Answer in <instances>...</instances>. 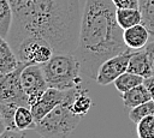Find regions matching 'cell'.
Returning <instances> with one entry per match:
<instances>
[{
  "instance_id": "8",
  "label": "cell",
  "mask_w": 154,
  "mask_h": 138,
  "mask_svg": "<svg viewBox=\"0 0 154 138\" xmlns=\"http://www.w3.org/2000/svg\"><path fill=\"white\" fill-rule=\"evenodd\" d=\"M131 54H132V49H128L102 62V65L97 71V76L95 79L96 83L99 85H108L111 83H114V80L120 74L128 71V65Z\"/></svg>"
},
{
  "instance_id": "9",
  "label": "cell",
  "mask_w": 154,
  "mask_h": 138,
  "mask_svg": "<svg viewBox=\"0 0 154 138\" xmlns=\"http://www.w3.org/2000/svg\"><path fill=\"white\" fill-rule=\"evenodd\" d=\"M65 95H66V90L48 88L43 92V95L40 97V100L36 103L30 106V109H31V113L35 118L36 124L43 116H46L51 110H53L57 106L63 103L65 100Z\"/></svg>"
},
{
  "instance_id": "26",
  "label": "cell",
  "mask_w": 154,
  "mask_h": 138,
  "mask_svg": "<svg viewBox=\"0 0 154 138\" xmlns=\"http://www.w3.org/2000/svg\"><path fill=\"white\" fill-rule=\"evenodd\" d=\"M143 84H144V85L147 86V89L149 90L150 96H152V100L154 101V76H150V77L144 78Z\"/></svg>"
},
{
  "instance_id": "12",
  "label": "cell",
  "mask_w": 154,
  "mask_h": 138,
  "mask_svg": "<svg viewBox=\"0 0 154 138\" xmlns=\"http://www.w3.org/2000/svg\"><path fill=\"white\" fill-rule=\"evenodd\" d=\"M128 71L132 72V73H136V74H140L144 78L152 76L149 59H148V55H147L144 48L138 49L136 52H132L131 58L129 60Z\"/></svg>"
},
{
  "instance_id": "15",
  "label": "cell",
  "mask_w": 154,
  "mask_h": 138,
  "mask_svg": "<svg viewBox=\"0 0 154 138\" xmlns=\"http://www.w3.org/2000/svg\"><path fill=\"white\" fill-rule=\"evenodd\" d=\"M117 22L123 30L142 23V14L138 8H117Z\"/></svg>"
},
{
  "instance_id": "23",
  "label": "cell",
  "mask_w": 154,
  "mask_h": 138,
  "mask_svg": "<svg viewBox=\"0 0 154 138\" xmlns=\"http://www.w3.org/2000/svg\"><path fill=\"white\" fill-rule=\"evenodd\" d=\"M117 8H138L140 0H112Z\"/></svg>"
},
{
  "instance_id": "16",
  "label": "cell",
  "mask_w": 154,
  "mask_h": 138,
  "mask_svg": "<svg viewBox=\"0 0 154 138\" xmlns=\"http://www.w3.org/2000/svg\"><path fill=\"white\" fill-rule=\"evenodd\" d=\"M144 82V77L140 76V74H136V73H132V72H124L123 74H120L116 80H114V86L116 89L119 91V92H125L140 84H143Z\"/></svg>"
},
{
  "instance_id": "25",
  "label": "cell",
  "mask_w": 154,
  "mask_h": 138,
  "mask_svg": "<svg viewBox=\"0 0 154 138\" xmlns=\"http://www.w3.org/2000/svg\"><path fill=\"white\" fill-rule=\"evenodd\" d=\"M0 138H25V133L20 130H5L0 134Z\"/></svg>"
},
{
  "instance_id": "29",
  "label": "cell",
  "mask_w": 154,
  "mask_h": 138,
  "mask_svg": "<svg viewBox=\"0 0 154 138\" xmlns=\"http://www.w3.org/2000/svg\"><path fill=\"white\" fill-rule=\"evenodd\" d=\"M0 74H1V73H0Z\"/></svg>"
},
{
  "instance_id": "1",
  "label": "cell",
  "mask_w": 154,
  "mask_h": 138,
  "mask_svg": "<svg viewBox=\"0 0 154 138\" xmlns=\"http://www.w3.org/2000/svg\"><path fill=\"white\" fill-rule=\"evenodd\" d=\"M12 24L7 41L14 50L28 37L48 42L54 54L77 49L82 14L79 0H8Z\"/></svg>"
},
{
  "instance_id": "24",
  "label": "cell",
  "mask_w": 154,
  "mask_h": 138,
  "mask_svg": "<svg viewBox=\"0 0 154 138\" xmlns=\"http://www.w3.org/2000/svg\"><path fill=\"white\" fill-rule=\"evenodd\" d=\"M144 50L148 55L149 64H150V70H152V76H154V41L148 42L144 46Z\"/></svg>"
},
{
  "instance_id": "11",
  "label": "cell",
  "mask_w": 154,
  "mask_h": 138,
  "mask_svg": "<svg viewBox=\"0 0 154 138\" xmlns=\"http://www.w3.org/2000/svg\"><path fill=\"white\" fill-rule=\"evenodd\" d=\"M122 100L126 109H132L149 100H152L150 92L144 84H140L122 94Z\"/></svg>"
},
{
  "instance_id": "21",
  "label": "cell",
  "mask_w": 154,
  "mask_h": 138,
  "mask_svg": "<svg viewBox=\"0 0 154 138\" xmlns=\"http://www.w3.org/2000/svg\"><path fill=\"white\" fill-rule=\"evenodd\" d=\"M140 11L142 14V24L154 37V2L140 4Z\"/></svg>"
},
{
  "instance_id": "7",
  "label": "cell",
  "mask_w": 154,
  "mask_h": 138,
  "mask_svg": "<svg viewBox=\"0 0 154 138\" xmlns=\"http://www.w3.org/2000/svg\"><path fill=\"white\" fill-rule=\"evenodd\" d=\"M20 80L23 89L28 95L29 107L36 103L43 92L48 89V84L40 64L26 65L20 73Z\"/></svg>"
},
{
  "instance_id": "10",
  "label": "cell",
  "mask_w": 154,
  "mask_h": 138,
  "mask_svg": "<svg viewBox=\"0 0 154 138\" xmlns=\"http://www.w3.org/2000/svg\"><path fill=\"white\" fill-rule=\"evenodd\" d=\"M149 36L150 32L142 23L128 28L123 32V38L125 44L132 50H138L144 48V46L149 41Z\"/></svg>"
},
{
  "instance_id": "4",
  "label": "cell",
  "mask_w": 154,
  "mask_h": 138,
  "mask_svg": "<svg viewBox=\"0 0 154 138\" xmlns=\"http://www.w3.org/2000/svg\"><path fill=\"white\" fill-rule=\"evenodd\" d=\"M41 67L48 88L69 90L82 83L81 65L73 53L54 54Z\"/></svg>"
},
{
  "instance_id": "13",
  "label": "cell",
  "mask_w": 154,
  "mask_h": 138,
  "mask_svg": "<svg viewBox=\"0 0 154 138\" xmlns=\"http://www.w3.org/2000/svg\"><path fill=\"white\" fill-rule=\"evenodd\" d=\"M19 61L8 41L0 35V73H8L17 68Z\"/></svg>"
},
{
  "instance_id": "14",
  "label": "cell",
  "mask_w": 154,
  "mask_h": 138,
  "mask_svg": "<svg viewBox=\"0 0 154 138\" xmlns=\"http://www.w3.org/2000/svg\"><path fill=\"white\" fill-rule=\"evenodd\" d=\"M91 106H93V101H91L90 96H88V90L83 89L82 86H78L77 92H76L72 102L70 103V109L72 110V113L83 118L89 112Z\"/></svg>"
},
{
  "instance_id": "28",
  "label": "cell",
  "mask_w": 154,
  "mask_h": 138,
  "mask_svg": "<svg viewBox=\"0 0 154 138\" xmlns=\"http://www.w3.org/2000/svg\"><path fill=\"white\" fill-rule=\"evenodd\" d=\"M143 2H154V0H140V4H143Z\"/></svg>"
},
{
  "instance_id": "18",
  "label": "cell",
  "mask_w": 154,
  "mask_h": 138,
  "mask_svg": "<svg viewBox=\"0 0 154 138\" xmlns=\"http://www.w3.org/2000/svg\"><path fill=\"white\" fill-rule=\"evenodd\" d=\"M12 24V10L8 0H0V35L7 38Z\"/></svg>"
},
{
  "instance_id": "22",
  "label": "cell",
  "mask_w": 154,
  "mask_h": 138,
  "mask_svg": "<svg viewBox=\"0 0 154 138\" xmlns=\"http://www.w3.org/2000/svg\"><path fill=\"white\" fill-rule=\"evenodd\" d=\"M137 138H154V115L146 116L136 124Z\"/></svg>"
},
{
  "instance_id": "3",
  "label": "cell",
  "mask_w": 154,
  "mask_h": 138,
  "mask_svg": "<svg viewBox=\"0 0 154 138\" xmlns=\"http://www.w3.org/2000/svg\"><path fill=\"white\" fill-rule=\"evenodd\" d=\"M77 89L78 86L66 90L64 102L57 106L36 124L35 131L41 138H66L81 122L82 118L70 109V103L72 102Z\"/></svg>"
},
{
  "instance_id": "6",
  "label": "cell",
  "mask_w": 154,
  "mask_h": 138,
  "mask_svg": "<svg viewBox=\"0 0 154 138\" xmlns=\"http://www.w3.org/2000/svg\"><path fill=\"white\" fill-rule=\"evenodd\" d=\"M14 53L18 61L26 65L30 64L42 65L54 55V50L52 46L45 40L36 37L24 38L14 49Z\"/></svg>"
},
{
  "instance_id": "17",
  "label": "cell",
  "mask_w": 154,
  "mask_h": 138,
  "mask_svg": "<svg viewBox=\"0 0 154 138\" xmlns=\"http://www.w3.org/2000/svg\"><path fill=\"white\" fill-rule=\"evenodd\" d=\"M14 124L17 130L26 131V130H35L36 121L31 113L30 107H18L16 115H14Z\"/></svg>"
},
{
  "instance_id": "5",
  "label": "cell",
  "mask_w": 154,
  "mask_h": 138,
  "mask_svg": "<svg viewBox=\"0 0 154 138\" xmlns=\"http://www.w3.org/2000/svg\"><path fill=\"white\" fill-rule=\"evenodd\" d=\"M26 64L19 62L16 70L0 74V103H16L19 107H29L28 95L25 94L20 73Z\"/></svg>"
},
{
  "instance_id": "2",
  "label": "cell",
  "mask_w": 154,
  "mask_h": 138,
  "mask_svg": "<svg viewBox=\"0 0 154 138\" xmlns=\"http://www.w3.org/2000/svg\"><path fill=\"white\" fill-rule=\"evenodd\" d=\"M112 0H85L76 58L83 76L96 79L102 62L130 49L123 38Z\"/></svg>"
},
{
  "instance_id": "27",
  "label": "cell",
  "mask_w": 154,
  "mask_h": 138,
  "mask_svg": "<svg viewBox=\"0 0 154 138\" xmlns=\"http://www.w3.org/2000/svg\"><path fill=\"white\" fill-rule=\"evenodd\" d=\"M6 130L5 127V124H4V120H2V115H1V112H0V134Z\"/></svg>"
},
{
  "instance_id": "20",
  "label": "cell",
  "mask_w": 154,
  "mask_h": 138,
  "mask_svg": "<svg viewBox=\"0 0 154 138\" xmlns=\"http://www.w3.org/2000/svg\"><path fill=\"white\" fill-rule=\"evenodd\" d=\"M19 106L16 103H0V112L6 130H17L14 124V115Z\"/></svg>"
},
{
  "instance_id": "19",
  "label": "cell",
  "mask_w": 154,
  "mask_h": 138,
  "mask_svg": "<svg viewBox=\"0 0 154 138\" xmlns=\"http://www.w3.org/2000/svg\"><path fill=\"white\" fill-rule=\"evenodd\" d=\"M128 115H129V119L134 124H137L138 121H141L146 116L154 115V101L149 100V101H147V102H144V103L130 109Z\"/></svg>"
}]
</instances>
